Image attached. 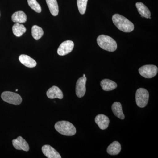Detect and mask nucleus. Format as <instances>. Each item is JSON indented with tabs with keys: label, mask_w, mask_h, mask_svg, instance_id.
I'll use <instances>...</instances> for the list:
<instances>
[{
	"label": "nucleus",
	"mask_w": 158,
	"mask_h": 158,
	"mask_svg": "<svg viewBox=\"0 0 158 158\" xmlns=\"http://www.w3.org/2000/svg\"><path fill=\"white\" fill-rule=\"evenodd\" d=\"M0 16H1V13H0Z\"/></svg>",
	"instance_id": "26"
},
{
	"label": "nucleus",
	"mask_w": 158,
	"mask_h": 158,
	"mask_svg": "<svg viewBox=\"0 0 158 158\" xmlns=\"http://www.w3.org/2000/svg\"><path fill=\"white\" fill-rule=\"evenodd\" d=\"M44 31L40 27L34 25L32 28V35L34 39L38 40L42 37Z\"/></svg>",
	"instance_id": "21"
},
{
	"label": "nucleus",
	"mask_w": 158,
	"mask_h": 158,
	"mask_svg": "<svg viewBox=\"0 0 158 158\" xmlns=\"http://www.w3.org/2000/svg\"><path fill=\"white\" fill-rule=\"evenodd\" d=\"M112 20L117 28L123 32L129 33L134 30V24L120 15L114 14L112 17Z\"/></svg>",
	"instance_id": "1"
},
{
	"label": "nucleus",
	"mask_w": 158,
	"mask_h": 158,
	"mask_svg": "<svg viewBox=\"0 0 158 158\" xmlns=\"http://www.w3.org/2000/svg\"><path fill=\"white\" fill-rule=\"evenodd\" d=\"M95 121L99 127L102 130L107 128L110 124V119L107 116L103 114H99L96 116Z\"/></svg>",
	"instance_id": "11"
},
{
	"label": "nucleus",
	"mask_w": 158,
	"mask_h": 158,
	"mask_svg": "<svg viewBox=\"0 0 158 158\" xmlns=\"http://www.w3.org/2000/svg\"><path fill=\"white\" fill-rule=\"evenodd\" d=\"M112 110L114 115L120 118V119H124L125 116L123 112L122 105L120 102H115L112 105Z\"/></svg>",
	"instance_id": "18"
},
{
	"label": "nucleus",
	"mask_w": 158,
	"mask_h": 158,
	"mask_svg": "<svg viewBox=\"0 0 158 158\" xmlns=\"http://www.w3.org/2000/svg\"><path fill=\"white\" fill-rule=\"evenodd\" d=\"M99 46L109 52H113L116 50L117 48L116 41L110 36L105 35H101L97 39Z\"/></svg>",
	"instance_id": "2"
},
{
	"label": "nucleus",
	"mask_w": 158,
	"mask_h": 158,
	"mask_svg": "<svg viewBox=\"0 0 158 158\" xmlns=\"http://www.w3.org/2000/svg\"><path fill=\"white\" fill-rule=\"evenodd\" d=\"M46 2L52 15L57 16L59 12L57 0H46Z\"/></svg>",
	"instance_id": "19"
},
{
	"label": "nucleus",
	"mask_w": 158,
	"mask_h": 158,
	"mask_svg": "<svg viewBox=\"0 0 158 158\" xmlns=\"http://www.w3.org/2000/svg\"><path fill=\"white\" fill-rule=\"evenodd\" d=\"M102 89L105 91H110L116 89L117 87V84L113 81L109 79H104L100 83Z\"/></svg>",
	"instance_id": "16"
},
{
	"label": "nucleus",
	"mask_w": 158,
	"mask_h": 158,
	"mask_svg": "<svg viewBox=\"0 0 158 158\" xmlns=\"http://www.w3.org/2000/svg\"><path fill=\"white\" fill-rule=\"evenodd\" d=\"M138 71L141 76L145 78H152L156 75L158 69L156 65H147L142 66Z\"/></svg>",
	"instance_id": "6"
},
{
	"label": "nucleus",
	"mask_w": 158,
	"mask_h": 158,
	"mask_svg": "<svg viewBox=\"0 0 158 158\" xmlns=\"http://www.w3.org/2000/svg\"><path fill=\"white\" fill-rule=\"evenodd\" d=\"M11 20L13 22L23 23L27 20V15L23 11H19L15 12L11 16Z\"/></svg>",
	"instance_id": "15"
},
{
	"label": "nucleus",
	"mask_w": 158,
	"mask_h": 158,
	"mask_svg": "<svg viewBox=\"0 0 158 158\" xmlns=\"http://www.w3.org/2000/svg\"><path fill=\"white\" fill-rule=\"evenodd\" d=\"M20 62L26 67L34 68L37 65L36 61L31 57L26 55H21L19 58Z\"/></svg>",
	"instance_id": "13"
},
{
	"label": "nucleus",
	"mask_w": 158,
	"mask_h": 158,
	"mask_svg": "<svg viewBox=\"0 0 158 158\" xmlns=\"http://www.w3.org/2000/svg\"><path fill=\"white\" fill-rule=\"evenodd\" d=\"M83 77H85V74L83 75Z\"/></svg>",
	"instance_id": "24"
},
{
	"label": "nucleus",
	"mask_w": 158,
	"mask_h": 158,
	"mask_svg": "<svg viewBox=\"0 0 158 158\" xmlns=\"http://www.w3.org/2000/svg\"><path fill=\"white\" fill-rule=\"evenodd\" d=\"M1 97L4 101L11 104L19 105L22 102V98L20 95L18 94L11 91L3 92Z\"/></svg>",
	"instance_id": "5"
},
{
	"label": "nucleus",
	"mask_w": 158,
	"mask_h": 158,
	"mask_svg": "<svg viewBox=\"0 0 158 158\" xmlns=\"http://www.w3.org/2000/svg\"><path fill=\"white\" fill-rule=\"evenodd\" d=\"M47 96L50 99L59 98L62 99L63 98V93L59 88L53 86L49 88L46 93Z\"/></svg>",
	"instance_id": "12"
},
{
	"label": "nucleus",
	"mask_w": 158,
	"mask_h": 158,
	"mask_svg": "<svg viewBox=\"0 0 158 158\" xmlns=\"http://www.w3.org/2000/svg\"><path fill=\"white\" fill-rule=\"evenodd\" d=\"M87 78L86 76L80 78L77 82L76 86V93L78 97L82 98L85 95L86 92V84Z\"/></svg>",
	"instance_id": "8"
},
{
	"label": "nucleus",
	"mask_w": 158,
	"mask_h": 158,
	"mask_svg": "<svg viewBox=\"0 0 158 158\" xmlns=\"http://www.w3.org/2000/svg\"><path fill=\"white\" fill-rule=\"evenodd\" d=\"M121 150V144L118 141H115L108 146L107 152L111 155H116L119 154Z\"/></svg>",
	"instance_id": "17"
},
{
	"label": "nucleus",
	"mask_w": 158,
	"mask_h": 158,
	"mask_svg": "<svg viewBox=\"0 0 158 158\" xmlns=\"http://www.w3.org/2000/svg\"><path fill=\"white\" fill-rule=\"evenodd\" d=\"M74 43L72 40H66L60 44L57 50L59 56H63L69 53L73 50Z\"/></svg>",
	"instance_id": "7"
},
{
	"label": "nucleus",
	"mask_w": 158,
	"mask_h": 158,
	"mask_svg": "<svg viewBox=\"0 0 158 158\" xmlns=\"http://www.w3.org/2000/svg\"><path fill=\"white\" fill-rule=\"evenodd\" d=\"M18 89H16V90H15V91H18Z\"/></svg>",
	"instance_id": "25"
},
{
	"label": "nucleus",
	"mask_w": 158,
	"mask_h": 158,
	"mask_svg": "<svg viewBox=\"0 0 158 158\" xmlns=\"http://www.w3.org/2000/svg\"><path fill=\"white\" fill-rule=\"evenodd\" d=\"M136 8L138 12L141 15V17H145L147 19H151V12L149 9L143 3L137 2L136 4Z\"/></svg>",
	"instance_id": "14"
},
{
	"label": "nucleus",
	"mask_w": 158,
	"mask_h": 158,
	"mask_svg": "<svg viewBox=\"0 0 158 158\" xmlns=\"http://www.w3.org/2000/svg\"><path fill=\"white\" fill-rule=\"evenodd\" d=\"M135 98L136 103L139 107H145L148 103L149 93L144 88H139L136 91Z\"/></svg>",
	"instance_id": "4"
},
{
	"label": "nucleus",
	"mask_w": 158,
	"mask_h": 158,
	"mask_svg": "<svg viewBox=\"0 0 158 158\" xmlns=\"http://www.w3.org/2000/svg\"><path fill=\"white\" fill-rule=\"evenodd\" d=\"M55 128L57 131L63 135L71 136L75 135L76 129L73 124L68 121H59L56 123Z\"/></svg>",
	"instance_id": "3"
},
{
	"label": "nucleus",
	"mask_w": 158,
	"mask_h": 158,
	"mask_svg": "<svg viewBox=\"0 0 158 158\" xmlns=\"http://www.w3.org/2000/svg\"><path fill=\"white\" fill-rule=\"evenodd\" d=\"M27 2L29 6L34 11H36L37 13L41 12V7L36 0H28Z\"/></svg>",
	"instance_id": "23"
},
{
	"label": "nucleus",
	"mask_w": 158,
	"mask_h": 158,
	"mask_svg": "<svg viewBox=\"0 0 158 158\" xmlns=\"http://www.w3.org/2000/svg\"><path fill=\"white\" fill-rule=\"evenodd\" d=\"M42 151L44 154L48 158H62L59 153L50 145H44L43 146Z\"/></svg>",
	"instance_id": "10"
},
{
	"label": "nucleus",
	"mask_w": 158,
	"mask_h": 158,
	"mask_svg": "<svg viewBox=\"0 0 158 158\" xmlns=\"http://www.w3.org/2000/svg\"><path fill=\"white\" fill-rule=\"evenodd\" d=\"M12 142L13 146L16 149L22 150L26 152L28 151L30 149L27 142L21 136H19L16 139L12 140Z\"/></svg>",
	"instance_id": "9"
},
{
	"label": "nucleus",
	"mask_w": 158,
	"mask_h": 158,
	"mask_svg": "<svg viewBox=\"0 0 158 158\" xmlns=\"http://www.w3.org/2000/svg\"><path fill=\"white\" fill-rule=\"evenodd\" d=\"M27 31L25 27L19 23H15L12 27L13 34L17 37L22 36Z\"/></svg>",
	"instance_id": "20"
},
{
	"label": "nucleus",
	"mask_w": 158,
	"mask_h": 158,
	"mask_svg": "<svg viewBox=\"0 0 158 158\" xmlns=\"http://www.w3.org/2000/svg\"><path fill=\"white\" fill-rule=\"evenodd\" d=\"M88 0H77V5L79 12L84 15L86 11Z\"/></svg>",
	"instance_id": "22"
}]
</instances>
